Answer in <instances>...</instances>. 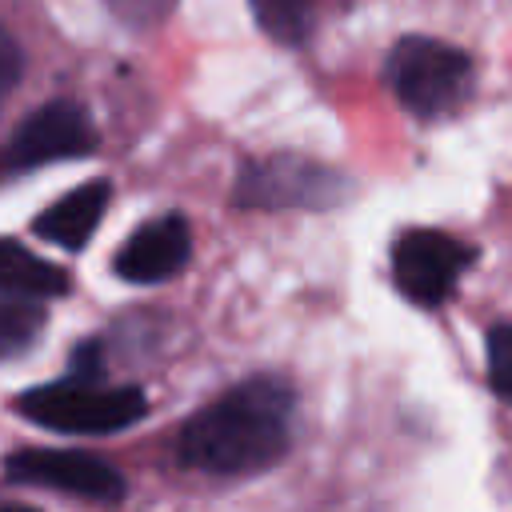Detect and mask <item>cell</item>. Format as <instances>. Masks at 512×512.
<instances>
[{"mask_svg": "<svg viewBox=\"0 0 512 512\" xmlns=\"http://www.w3.org/2000/svg\"><path fill=\"white\" fill-rule=\"evenodd\" d=\"M296 388L260 372L204 404L176 436V460L208 476H252L280 464L292 448Z\"/></svg>", "mask_w": 512, "mask_h": 512, "instance_id": "6da1fadb", "label": "cell"}, {"mask_svg": "<svg viewBox=\"0 0 512 512\" xmlns=\"http://www.w3.org/2000/svg\"><path fill=\"white\" fill-rule=\"evenodd\" d=\"M16 412L40 428L68 436H112L148 412V396L136 384H96V380H48L16 396Z\"/></svg>", "mask_w": 512, "mask_h": 512, "instance_id": "7a4b0ae2", "label": "cell"}, {"mask_svg": "<svg viewBox=\"0 0 512 512\" xmlns=\"http://www.w3.org/2000/svg\"><path fill=\"white\" fill-rule=\"evenodd\" d=\"M384 76H388V88L396 92V100L412 116L436 120L464 104V96L472 88V56L460 52L456 44L412 32L392 44V52L384 60Z\"/></svg>", "mask_w": 512, "mask_h": 512, "instance_id": "3957f363", "label": "cell"}, {"mask_svg": "<svg viewBox=\"0 0 512 512\" xmlns=\"http://www.w3.org/2000/svg\"><path fill=\"white\" fill-rule=\"evenodd\" d=\"M352 196V180L320 160L276 152L248 160L236 176L232 204L236 208H260V212H280V208H336Z\"/></svg>", "mask_w": 512, "mask_h": 512, "instance_id": "277c9868", "label": "cell"}, {"mask_svg": "<svg viewBox=\"0 0 512 512\" xmlns=\"http://www.w3.org/2000/svg\"><path fill=\"white\" fill-rule=\"evenodd\" d=\"M472 260L476 248H468L464 240L440 228H408L392 244V284L400 288L404 300L420 308H440L456 292Z\"/></svg>", "mask_w": 512, "mask_h": 512, "instance_id": "5b68a950", "label": "cell"}, {"mask_svg": "<svg viewBox=\"0 0 512 512\" xmlns=\"http://www.w3.org/2000/svg\"><path fill=\"white\" fill-rule=\"evenodd\" d=\"M96 144H100V136H96L84 104L56 96V100L32 108L16 124V132L4 144V168H8V176H20V172H32V168H44L56 160L92 156Z\"/></svg>", "mask_w": 512, "mask_h": 512, "instance_id": "8992f818", "label": "cell"}, {"mask_svg": "<svg viewBox=\"0 0 512 512\" xmlns=\"http://www.w3.org/2000/svg\"><path fill=\"white\" fill-rule=\"evenodd\" d=\"M8 484H36L52 492H68L96 504H116L128 492V480L100 456L76 448H24L4 460Z\"/></svg>", "mask_w": 512, "mask_h": 512, "instance_id": "52a82bcc", "label": "cell"}, {"mask_svg": "<svg viewBox=\"0 0 512 512\" xmlns=\"http://www.w3.org/2000/svg\"><path fill=\"white\" fill-rule=\"evenodd\" d=\"M192 256V232L180 212L144 220L116 252L112 268L128 284H160L172 280Z\"/></svg>", "mask_w": 512, "mask_h": 512, "instance_id": "ba28073f", "label": "cell"}, {"mask_svg": "<svg viewBox=\"0 0 512 512\" xmlns=\"http://www.w3.org/2000/svg\"><path fill=\"white\" fill-rule=\"evenodd\" d=\"M108 200H112V184H108V180H88V184L72 188L68 196L52 200V204L32 220V232H36L40 240L64 248V252H80V248L92 240L96 224L104 220Z\"/></svg>", "mask_w": 512, "mask_h": 512, "instance_id": "9c48e42d", "label": "cell"}, {"mask_svg": "<svg viewBox=\"0 0 512 512\" xmlns=\"http://www.w3.org/2000/svg\"><path fill=\"white\" fill-rule=\"evenodd\" d=\"M0 292H16V296H32V300H48V296H68L72 276L64 268H56L44 256H32L20 240H4L0 248Z\"/></svg>", "mask_w": 512, "mask_h": 512, "instance_id": "30bf717a", "label": "cell"}, {"mask_svg": "<svg viewBox=\"0 0 512 512\" xmlns=\"http://www.w3.org/2000/svg\"><path fill=\"white\" fill-rule=\"evenodd\" d=\"M248 8L276 44H304L316 20V0H248Z\"/></svg>", "mask_w": 512, "mask_h": 512, "instance_id": "8fae6325", "label": "cell"}, {"mask_svg": "<svg viewBox=\"0 0 512 512\" xmlns=\"http://www.w3.org/2000/svg\"><path fill=\"white\" fill-rule=\"evenodd\" d=\"M44 308L32 296H16L4 292L0 296V352L8 360H16L24 348H32V340L44 332Z\"/></svg>", "mask_w": 512, "mask_h": 512, "instance_id": "7c38bea8", "label": "cell"}, {"mask_svg": "<svg viewBox=\"0 0 512 512\" xmlns=\"http://www.w3.org/2000/svg\"><path fill=\"white\" fill-rule=\"evenodd\" d=\"M488 384L500 400L512 404V324L488 328Z\"/></svg>", "mask_w": 512, "mask_h": 512, "instance_id": "4fadbf2b", "label": "cell"}, {"mask_svg": "<svg viewBox=\"0 0 512 512\" xmlns=\"http://www.w3.org/2000/svg\"><path fill=\"white\" fill-rule=\"evenodd\" d=\"M68 376L104 384V348H100V340H80V344L72 348V360H68Z\"/></svg>", "mask_w": 512, "mask_h": 512, "instance_id": "5bb4252c", "label": "cell"}, {"mask_svg": "<svg viewBox=\"0 0 512 512\" xmlns=\"http://www.w3.org/2000/svg\"><path fill=\"white\" fill-rule=\"evenodd\" d=\"M0 48H4V92H12L16 80H20V44H16L12 32H4L0 36Z\"/></svg>", "mask_w": 512, "mask_h": 512, "instance_id": "9a60e30c", "label": "cell"}, {"mask_svg": "<svg viewBox=\"0 0 512 512\" xmlns=\"http://www.w3.org/2000/svg\"><path fill=\"white\" fill-rule=\"evenodd\" d=\"M0 512H36V508H32V504H16V500H8Z\"/></svg>", "mask_w": 512, "mask_h": 512, "instance_id": "2e32d148", "label": "cell"}]
</instances>
